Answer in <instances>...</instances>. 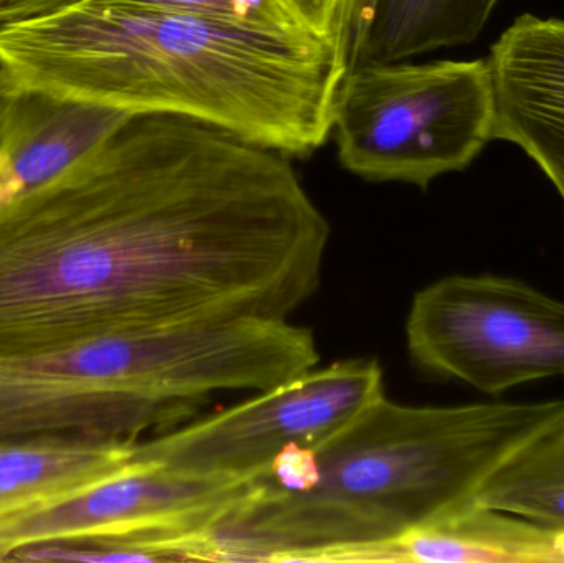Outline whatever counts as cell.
Wrapping results in <instances>:
<instances>
[{
    "label": "cell",
    "instance_id": "obj_1",
    "mask_svg": "<svg viewBox=\"0 0 564 563\" xmlns=\"http://www.w3.org/2000/svg\"><path fill=\"white\" fill-rule=\"evenodd\" d=\"M330 227L289 155L131 115L82 164L0 208V354L109 331L289 320Z\"/></svg>",
    "mask_w": 564,
    "mask_h": 563
},
{
    "label": "cell",
    "instance_id": "obj_17",
    "mask_svg": "<svg viewBox=\"0 0 564 563\" xmlns=\"http://www.w3.org/2000/svg\"><path fill=\"white\" fill-rule=\"evenodd\" d=\"M377 7L378 0H351L350 2L347 35H345L347 69L355 65L361 48H364L365 39H367L368 30H370L371 22H373Z\"/></svg>",
    "mask_w": 564,
    "mask_h": 563
},
{
    "label": "cell",
    "instance_id": "obj_9",
    "mask_svg": "<svg viewBox=\"0 0 564 563\" xmlns=\"http://www.w3.org/2000/svg\"><path fill=\"white\" fill-rule=\"evenodd\" d=\"M496 141L525 152L564 204V19L522 13L490 46Z\"/></svg>",
    "mask_w": 564,
    "mask_h": 563
},
{
    "label": "cell",
    "instance_id": "obj_4",
    "mask_svg": "<svg viewBox=\"0 0 564 563\" xmlns=\"http://www.w3.org/2000/svg\"><path fill=\"white\" fill-rule=\"evenodd\" d=\"M330 134L350 174L426 191L496 141L489 59L354 66L338 85Z\"/></svg>",
    "mask_w": 564,
    "mask_h": 563
},
{
    "label": "cell",
    "instance_id": "obj_7",
    "mask_svg": "<svg viewBox=\"0 0 564 563\" xmlns=\"http://www.w3.org/2000/svg\"><path fill=\"white\" fill-rule=\"evenodd\" d=\"M384 393L373 359H347L177 429L135 440L131 462L210 481L263 476L289 448H314Z\"/></svg>",
    "mask_w": 564,
    "mask_h": 563
},
{
    "label": "cell",
    "instance_id": "obj_2",
    "mask_svg": "<svg viewBox=\"0 0 564 563\" xmlns=\"http://www.w3.org/2000/svg\"><path fill=\"white\" fill-rule=\"evenodd\" d=\"M17 85L194 119L285 155L327 142L347 73L337 40L280 33L118 0H83L0 26Z\"/></svg>",
    "mask_w": 564,
    "mask_h": 563
},
{
    "label": "cell",
    "instance_id": "obj_5",
    "mask_svg": "<svg viewBox=\"0 0 564 563\" xmlns=\"http://www.w3.org/2000/svg\"><path fill=\"white\" fill-rule=\"evenodd\" d=\"M195 405L155 390L151 331H109L0 354V439L78 433L139 439Z\"/></svg>",
    "mask_w": 564,
    "mask_h": 563
},
{
    "label": "cell",
    "instance_id": "obj_6",
    "mask_svg": "<svg viewBox=\"0 0 564 563\" xmlns=\"http://www.w3.org/2000/svg\"><path fill=\"white\" fill-rule=\"evenodd\" d=\"M406 346L423 372L500 396L564 377V301L516 278H441L414 296Z\"/></svg>",
    "mask_w": 564,
    "mask_h": 563
},
{
    "label": "cell",
    "instance_id": "obj_16",
    "mask_svg": "<svg viewBox=\"0 0 564 563\" xmlns=\"http://www.w3.org/2000/svg\"><path fill=\"white\" fill-rule=\"evenodd\" d=\"M304 29L322 39L337 40L345 52L351 0H285Z\"/></svg>",
    "mask_w": 564,
    "mask_h": 563
},
{
    "label": "cell",
    "instance_id": "obj_15",
    "mask_svg": "<svg viewBox=\"0 0 564 563\" xmlns=\"http://www.w3.org/2000/svg\"><path fill=\"white\" fill-rule=\"evenodd\" d=\"M280 33H308L285 0H118ZM312 35V33H311Z\"/></svg>",
    "mask_w": 564,
    "mask_h": 563
},
{
    "label": "cell",
    "instance_id": "obj_11",
    "mask_svg": "<svg viewBox=\"0 0 564 563\" xmlns=\"http://www.w3.org/2000/svg\"><path fill=\"white\" fill-rule=\"evenodd\" d=\"M325 563H564V532L470 502L390 541L341 549Z\"/></svg>",
    "mask_w": 564,
    "mask_h": 563
},
{
    "label": "cell",
    "instance_id": "obj_8",
    "mask_svg": "<svg viewBox=\"0 0 564 563\" xmlns=\"http://www.w3.org/2000/svg\"><path fill=\"white\" fill-rule=\"evenodd\" d=\"M257 479L210 481L131 462L53 501L0 518V562L22 548L85 539L122 562H164L158 548L220 521Z\"/></svg>",
    "mask_w": 564,
    "mask_h": 563
},
{
    "label": "cell",
    "instance_id": "obj_10",
    "mask_svg": "<svg viewBox=\"0 0 564 563\" xmlns=\"http://www.w3.org/2000/svg\"><path fill=\"white\" fill-rule=\"evenodd\" d=\"M131 115L17 85L0 73V208L82 164Z\"/></svg>",
    "mask_w": 564,
    "mask_h": 563
},
{
    "label": "cell",
    "instance_id": "obj_12",
    "mask_svg": "<svg viewBox=\"0 0 564 563\" xmlns=\"http://www.w3.org/2000/svg\"><path fill=\"white\" fill-rule=\"evenodd\" d=\"M135 440L78 433L0 439V518L116 475L131 463Z\"/></svg>",
    "mask_w": 564,
    "mask_h": 563
},
{
    "label": "cell",
    "instance_id": "obj_13",
    "mask_svg": "<svg viewBox=\"0 0 564 563\" xmlns=\"http://www.w3.org/2000/svg\"><path fill=\"white\" fill-rule=\"evenodd\" d=\"M500 0H378L373 22L354 66L403 62L469 45ZM351 66V68H354Z\"/></svg>",
    "mask_w": 564,
    "mask_h": 563
},
{
    "label": "cell",
    "instance_id": "obj_3",
    "mask_svg": "<svg viewBox=\"0 0 564 563\" xmlns=\"http://www.w3.org/2000/svg\"><path fill=\"white\" fill-rule=\"evenodd\" d=\"M564 420L546 402L404 405L387 393L314 448H289L181 561L324 562L390 541L476 501L497 466Z\"/></svg>",
    "mask_w": 564,
    "mask_h": 563
},
{
    "label": "cell",
    "instance_id": "obj_14",
    "mask_svg": "<svg viewBox=\"0 0 564 563\" xmlns=\"http://www.w3.org/2000/svg\"><path fill=\"white\" fill-rule=\"evenodd\" d=\"M476 502L564 532V420L497 466Z\"/></svg>",
    "mask_w": 564,
    "mask_h": 563
},
{
    "label": "cell",
    "instance_id": "obj_18",
    "mask_svg": "<svg viewBox=\"0 0 564 563\" xmlns=\"http://www.w3.org/2000/svg\"><path fill=\"white\" fill-rule=\"evenodd\" d=\"M83 0H0V26L40 19Z\"/></svg>",
    "mask_w": 564,
    "mask_h": 563
}]
</instances>
